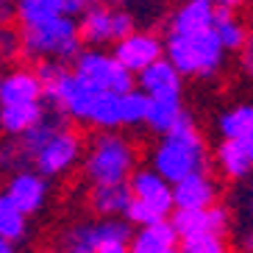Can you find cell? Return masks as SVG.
I'll use <instances>...</instances> for the list:
<instances>
[{"label": "cell", "mask_w": 253, "mask_h": 253, "mask_svg": "<svg viewBox=\"0 0 253 253\" xmlns=\"http://www.w3.org/2000/svg\"><path fill=\"white\" fill-rule=\"evenodd\" d=\"M23 170H31V159L25 153L23 142L6 136L0 142V172L14 175V172H23Z\"/></svg>", "instance_id": "cell-27"}, {"label": "cell", "mask_w": 253, "mask_h": 253, "mask_svg": "<svg viewBox=\"0 0 253 253\" xmlns=\"http://www.w3.org/2000/svg\"><path fill=\"white\" fill-rule=\"evenodd\" d=\"M73 61V75L86 84L89 89L112 92V95H126V92L134 89V75H128L117 64V59L112 53H106L103 47H86Z\"/></svg>", "instance_id": "cell-6"}, {"label": "cell", "mask_w": 253, "mask_h": 253, "mask_svg": "<svg viewBox=\"0 0 253 253\" xmlns=\"http://www.w3.org/2000/svg\"><path fill=\"white\" fill-rule=\"evenodd\" d=\"M214 128L220 139H253V106L234 103L217 114Z\"/></svg>", "instance_id": "cell-21"}, {"label": "cell", "mask_w": 253, "mask_h": 253, "mask_svg": "<svg viewBox=\"0 0 253 253\" xmlns=\"http://www.w3.org/2000/svg\"><path fill=\"white\" fill-rule=\"evenodd\" d=\"M3 198H6L17 211H23L25 217H34L47 206V201H50V181L42 178V175L34 172V170L14 172V175H8L6 195H3Z\"/></svg>", "instance_id": "cell-9"}, {"label": "cell", "mask_w": 253, "mask_h": 253, "mask_svg": "<svg viewBox=\"0 0 253 253\" xmlns=\"http://www.w3.org/2000/svg\"><path fill=\"white\" fill-rule=\"evenodd\" d=\"M0 253H17V245L6 242V239H0Z\"/></svg>", "instance_id": "cell-39"}, {"label": "cell", "mask_w": 253, "mask_h": 253, "mask_svg": "<svg viewBox=\"0 0 253 253\" xmlns=\"http://www.w3.org/2000/svg\"><path fill=\"white\" fill-rule=\"evenodd\" d=\"M164 45V59L172 64V70L184 78H214L225 64V53L217 42V37L209 31L192 34V37H167Z\"/></svg>", "instance_id": "cell-4"}, {"label": "cell", "mask_w": 253, "mask_h": 253, "mask_svg": "<svg viewBox=\"0 0 253 253\" xmlns=\"http://www.w3.org/2000/svg\"><path fill=\"white\" fill-rule=\"evenodd\" d=\"M128 203H131L128 184L92 186V192H89V206L100 220H123Z\"/></svg>", "instance_id": "cell-19"}, {"label": "cell", "mask_w": 253, "mask_h": 253, "mask_svg": "<svg viewBox=\"0 0 253 253\" xmlns=\"http://www.w3.org/2000/svg\"><path fill=\"white\" fill-rule=\"evenodd\" d=\"M131 31H136V23L128 8H112V42H120L128 37Z\"/></svg>", "instance_id": "cell-34"}, {"label": "cell", "mask_w": 253, "mask_h": 253, "mask_svg": "<svg viewBox=\"0 0 253 253\" xmlns=\"http://www.w3.org/2000/svg\"><path fill=\"white\" fill-rule=\"evenodd\" d=\"M164 0H134V6L128 8L131 11V17H134V23L136 20H142L145 25L150 23H159L164 17Z\"/></svg>", "instance_id": "cell-30"}, {"label": "cell", "mask_w": 253, "mask_h": 253, "mask_svg": "<svg viewBox=\"0 0 253 253\" xmlns=\"http://www.w3.org/2000/svg\"><path fill=\"white\" fill-rule=\"evenodd\" d=\"M209 162H211L209 145L189 112L181 114L175 128L150 148V170L170 186L184 181L186 175L206 172Z\"/></svg>", "instance_id": "cell-2"}, {"label": "cell", "mask_w": 253, "mask_h": 253, "mask_svg": "<svg viewBox=\"0 0 253 253\" xmlns=\"http://www.w3.org/2000/svg\"><path fill=\"white\" fill-rule=\"evenodd\" d=\"M47 114L45 103H17V106H0V131L11 139H20L28 134L39 120Z\"/></svg>", "instance_id": "cell-18"}, {"label": "cell", "mask_w": 253, "mask_h": 253, "mask_svg": "<svg viewBox=\"0 0 253 253\" xmlns=\"http://www.w3.org/2000/svg\"><path fill=\"white\" fill-rule=\"evenodd\" d=\"M181 3H186V0H181Z\"/></svg>", "instance_id": "cell-44"}, {"label": "cell", "mask_w": 253, "mask_h": 253, "mask_svg": "<svg viewBox=\"0 0 253 253\" xmlns=\"http://www.w3.org/2000/svg\"><path fill=\"white\" fill-rule=\"evenodd\" d=\"M175 237H195V234H206L209 220H206V209H172V220H170Z\"/></svg>", "instance_id": "cell-26"}, {"label": "cell", "mask_w": 253, "mask_h": 253, "mask_svg": "<svg viewBox=\"0 0 253 253\" xmlns=\"http://www.w3.org/2000/svg\"><path fill=\"white\" fill-rule=\"evenodd\" d=\"M134 78L139 81V92L148 100H153V97H181V89H184V78L172 70V64L167 59L153 61L150 67H145Z\"/></svg>", "instance_id": "cell-13"}, {"label": "cell", "mask_w": 253, "mask_h": 253, "mask_svg": "<svg viewBox=\"0 0 253 253\" xmlns=\"http://www.w3.org/2000/svg\"><path fill=\"white\" fill-rule=\"evenodd\" d=\"M11 14L20 20L23 28H37L50 23L56 17H64V0H11Z\"/></svg>", "instance_id": "cell-23"}, {"label": "cell", "mask_w": 253, "mask_h": 253, "mask_svg": "<svg viewBox=\"0 0 253 253\" xmlns=\"http://www.w3.org/2000/svg\"><path fill=\"white\" fill-rule=\"evenodd\" d=\"M214 6L209 0H186L167 17V37H192L211 28Z\"/></svg>", "instance_id": "cell-12"}, {"label": "cell", "mask_w": 253, "mask_h": 253, "mask_svg": "<svg viewBox=\"0 0 253 253\" xmlns=\"http://www.w3.org/2000/svg\"><path fill=\"white\" fill-rule=\"evenodd\" d=\"M123 217H126L128 225H136V228H145V225H153V223L162 220L156 211H150L148 206H142V203H136V201L128 203V209H126V214Z\"/></svg>", "instance_id": "cell-33"}, {"label": "cell", "mask_w": 253, "mask_h": 253, "mask_svg": "<svg viewBox=\"0 0 253 253\" xmlns=\"http://www.w3.org/2000/svg\"><path fill=\"white\" fill-rule=\"evenodd\" d=\"M42 86H39L34 70L14 67L6 75H0V106H17V103H39Z\"/></svg>", "instance_id": "cell-15"}, {"label": "cell", "mask_w": 253, "mask_h": 253, "mask_svg": "<svg viewBox=\"0 0 253 253\" xmlns=\"http://www.w3.org/2000/svg\"><path fill=\"white\" fill-rule=\"evenodd\" d=\"M136 170V148L120 131H100L84 153V175L92 186L126 184Z\"/></svg>", "instance_id": "cell-3"}, {"label": "cell", "mask_w": 253, "mask_h": 253, "mask_svg": "<svg viewBox=\"0 0 253 253\" xmlns=\"http://www.w3.org/2000/svg\"><path fill=\"white\" fill-rule=\"evenodd\" d=\"M145 112H148V97L139 89H131L126 95H120V128L128 126H142L145 123Z\"/></svg>", "instance_id": "cell-28"}, {"label": "cell", "mask_w": 253, "mask_h": 253, "mask_svg": "<svg viewBox=\"0 0 253 253\" xmlns=\"http://www.w3.org/2000/svg\"><path fill=\"white\" fill-rule=\"evenodd\" d=\"M184 112L186 109L181 103V97H153V100H148V112H145L142 126H148L159 136H167Z\"/></svg>", "instance_id": "cell-22"}, {"label": "cell", "mask_w": 253, "mask_h": 253, "mask_svg": "<svg viewBox=\"0 0 253 253\" xmlns=\"http://www.w3.org/2000/svg\"><path fill=\"white\" fill-rule=\"evenodd\" d=\"M86 123L100 131H117L120 128V95L112 92H97L95 100L89 106Z\"/></svg>", "instance_id": "cell-24"}, {"label": "cell", "mask_w": 253, "mask_h": 253, "mask_svg": "<svg viewBox=\"0 0 253 253\" xmlns=\"http://www.w3.org/2000/svg\"><path fill=\"white\" fill-rule=\"evenodd\" d=\"M20 47L23 56L39 61H59L75 59L81 53V37L73 17H56L50 23H42L37 28H23L20 34Z\"/></svg>", "instance_id": "cell-5"}, {"label": "cell", "mask_w": 253, "mask_h": 253, "mask_svg": "<svg viewBox=\"0 0 253 253\" xmlns=\"http://www.w3.org/2000/svg\"><path fill=\"white\" fill-rule=\"evenodd\" d=\"M34 172L42 178H61L84 156V142L75 128H70L59 114H45L28 134L20 136Z\"/></svg>", "instance_id": "cell-1"}, {"label": "cell", "mask_w": 253, "mask_h": 253, "mask_svg": "<svg viewBox=\"0 0 253 253\" xmlns=\"http://www.w3.org/2000/svg\"><path fill=\"white\" fill-rule=\"evenodd\" d=\"M131 201L148 206L150 211H156L162 220H167V214H172V189L164 178H159L150 167H136L131 172V178L126 181Z\"/></svg>", "instance_id": "cell-10"}, {"label": "cell", "mask_w": 253, "mask_h": 253, "mask_svg": "<svg viewBox=\"0 0 253 253\" xmlns=\"http://www.w3.org/2000/svg\"><path fill=\"white\" fill-rule=\"evenodd\" d=\"M131 225L126 220H78L59 237V253H97L100 245H128Z\"/></svg>", "instance_id": "cell-7"}, {"label": "cell", "mask_w": 253, "mask_h": 253, "mask_svg": "<svg viewBox=\"0 0 253 253\" xmlns=\"http://www.w3.org/2000/svg\"><path fill=\"white\" fill-rule=\"evenodd\" d=\"M0 3H3V6H11V0H0Z\"/></svg>", "instance_id": "cell-40"}, {"label": "cell", "mask_w": 253, "mask_h": 253, "mask_svg": "<svg viewBox=\"0 0 253 253\" xmlns=\"http://www.w3.org/2000/svg\"><path fill=\"white\" fill-rule=\"evenodd\" d=\"M206 220H209V234H217V237H225V234L231 231V225H234L231 209L220 206V203H214V206L206 209Z\"/></svg>", "instance_id": "cell-31"}, {"label": "cell", "mask_w": 253, "mask_h": 253, "mask_svg": "<svg viewBox=\"0 0 253 253\" xmlns=\"http://www.w3.org/2000/svg\"><path fill=\"white\" fill-rule=\"evenodd\" d=\"M214 164L228 181H245L253 170V139H223L217 145Z\"/></svg>", "instance_id": "cell-14"}, {"label": "cell", "mask_w": 253, "mask_h": 253, "mask_svg": "<svg viewBox=\"0 0 253 253\" xmlns=\"http://www.w3.org/2000/svg\"><path fill=\"white\" fill-rule=\"evenodd\" d=\"M172 209H209L220 198V186L209 172H195L172 184Z\"/></svg>", "instance_id": "cell-11"}, {"label": "cell", "mask_w": 253, "mask_h": 253, "mask_svg": "<svg viewBox=\"0 0 253 253\" xmlns=\"http://www.w3.org/2000/svg\"><path fill=\"white\" fill-rule=\"evenodd\" d=\"M170 253H178V248H175V251H170Z\"/></svg>", "instance_id": "cell-42"}, {"label": "cell", "mask_w": 253, "mask_h": 253, "mask_svg": "<svg viewBox=\"0 0 253 253\" xmlns=\"http://www.w3.org/2000/svg\"><path fill=\"white\" fill-rule=\"evenodd\" d=\"M78 37H81V45L89 47H103L112 42V8L97 6L92 3L86 11L78 20Z\"/></svg>", "instance_id": "cell-20"}, {"label": "cell", "mask_w": 253, "mask_h": 253, "mask_svg": "<svg viewBox=\"0 0 253 253\" xmlns=\"http://www.w3.org/2000/svg\"><path fill=\"white\" fill-rule=\"evenodd\" d=\"M47 253H59V251H47Z\"/></svg>", "instance_id": "cell-43"}, {"label": "cell", "mask_w": 253, "mask_h": 253, "mask_svg": "<svg viewBox=\"0 0 253 253\" xmlns=\"http://www.w3.org/2000/svg\"><path fill=\"white\" fill-rule=\"evenodd\" d=\"M17 56H23L20 34H17L11 25H0V64H8V61H14Z\"/></svg>", "instance_id": "cell-32"}, {"label": "cell", "mask_w": 253, "mask_h": 253, "mask_svg": "<svg viewBox=\"0 0 253 253\" xmlns=\"http://www.w3.org/2000/svg\"><path fill=\"white\" fill-rule=\"evenodd\" d=\"M109 3H123V0H109Z\"/></svg>", "instance_id": "cell-41"}, {"label": "cell", "mask_w": 253, "mask_h": 253, "mask_svg": "<svg viewBox=\"0 0 253 253\" xmlns=\"http://www.w3.org/2000/svg\"><path fill=\"white\" fill-rule=\"evenodd\" d=\"M97 253H128V248L126 245H100Z\"/></svg>", "instance_id": "cell-37"}, {"label": "cell", "mask_w": 253, "mask_h": 253, "mask_svg": "<svg viewBox=\"0 0 253 253\" xmlns=\"http://www.w3.org/2000/svg\"><path fill=\"white\" fill-rule=\"evenodd\" d=\"M112 56L128 75H139L153 61L164 59V45L153 31H131L114 45Z\"/></svg>", "instance_id": "cell-8"}, {"label": "cell", "mask_w": 253, "mask_h": 253, "mask_svg": "<svg viewBox=\"0 0 253 253\" xmlns=\"http://www.w3.org/2000/svg\"><path fill=\"white\" fill-rule=\"evenodd\" d=\"M209 3H211L214 8H223V11H234V14H237L248 0H209Z\"/></svg>", "instance_id": "cell-35"}, {"label": "cell", "mask_w": 253, "mask_h": 253, "mask_svg": "<svg viewBox=\"0 0 253 253\" xmlns=\"http://www.w3.org/2000/svg\"><path fill=\"white\" fill-rule=\"evenodd\" d=\"M126 248L128 253H170L178 248V237H175L170 220H159L153 225L131 231V239Z\"/></svg>", "instance_id": "cell-16"}, {"label": "cell", "mask_w": 253, "mask_h": 253, "mask_svg": "<svg viewBox=\"0 0 253 253\" xmlns=\"http://www.w3.org/2000/svg\"><path fill=\"white\" fill-rule=\"evenodd\" d=\"M11 17H14L11 14V6H3V3H0V25H6Z\"/></svg>", "instance_id": "cell-38"}, {"label": "cell", "mask_w": 253, "mask_h": 253, "mask_svg": "<svg viewBox=\"0 0 253 253\" xmlns=\"http://www.w3.org/2000/svg\"><path fill=\"white\" fill-rule=\"evenodd\" d=\"M178 253H231V245L225 237L217 234H195V237H184L181 239Z\"/></svg>", "instance_id": "cell-29"}, {"label": "cell", "mask_w": 253, "mask_h": 253, "mask_svg": "<svg viewBox=\"0 0 253 253\" xmlns=\"http://www.w3.org/2000/svg\"><path fill=\"white\" fill-rule=\"evenodd\" d=\"M242 70H245L248 75H251V70H253V50H251V45L242 50Z\"/></svg>", "instance_id": "cell-36"}, {"label": "cell", "mask_w": 253, "mask_h": 253, "mask_svg": "<svg viewBox=\"0 0 253 253\" xmlns=\"http://www.w3.org/2000/svg\"><path fill=\"white\" fill-rule=\"evenodd\" d=\"M28 231H31L28 217H25L23 211H17V209L0 195V239L17 245V242H23V239L28 237Z\"/></svg>", "instance_id": "cell-25"}, {"label": "cell", "mask_w": 253, "mask_h": 253, "mask_svg": "<svg viewBox=\"0 0 253 253\" xmlns=\"http://www.w3.org/2000/svg\"><path fill=\"white\" fill-rule=\"evenodd\" d=\"M211 34L217 37L223 53H242L251 45V31L248 25L239 20V14L234 11H223L214 8V20H211Z\"/></svg>", "instance_id": "cell-17"}]
</instances>
